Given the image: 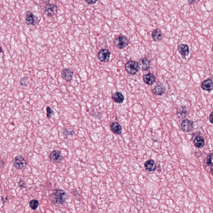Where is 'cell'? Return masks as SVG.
<instances>
[{"label":"cell","instance_id":"obj_2","mask_svg":"<svg viewBox=\"0 0 213 213\" xmlns=\"http://www.w3.org/2000/svg\"><path fill=\"white\" fill-rule=\"evenodd\" d=\"M125 70L129 74L135 75L139 71V63L135 61H129L125 65Z\"/></svg>","mask_w":213,"mask_h":213},{"label":"cell","instance_id":"obj_13","mask_svg":"<svg viewBox=\"0 0 213 213\" xmlns=\"http://www.w3.org/2000/svg\"><path fill=\"white\" fill-rule=\"evenodd\" d=\"M152 37L155 41H160L163 38V35L160 29H154L152 33Z\"/></svg>","mask_w":213,"mask_h":213},{"label":"cell","instance_id":"obj_26","mask_svg":"<svg viewBox=\"0 0 213 213\" xmlns=\"http://www.w3.org/2000/svg\"><path fill=\"white\" fill-rule=\"evenodd\" d=\"M18 186L20 188H26V184L23 180H20L18 182Z\"/></svg>","mask_w":213,"mask_h":213},{"label":"cell","instance_id":"obj_20","mask_svg":"<svg viewBox=\"0 0 213 213\" xmlns=\"http://www.w3.org/2000/svg\"><path fill=\"white\" fill-rule=\"evenodd\" d=\"M112 98L114 102L118 103H123L125 99L123 94L120 92H117L113 93Z\"/></svg>","mask_w":213,"mask_h":213},{"label":"cell","instance_id":"obj_6","mask_svg":"<svg viewBox=\"0 0 213 213\" xmlns=\"http://www.w3.org/2000/svg\"><path fill=\"white\" fill-rule=\"evenodd\" d=\"M110 53L108 50L102 49L98 53V57L102 62H107L110 60Z\"/></svg>","mask_w":213,"mask_h":213},{"label":"cell","instance_id":"obj_17","mask_svg":"<svg viewBox=\"0 0 213 213\" xmlns=\"http://www.w3.org/2000/svg\"><path fill=\"white\" fill-rule=\"evenodd\" d=\"M212 81L210 79H208L202 82L201 87L202 89L207 91H210L213 90Z\"/></svg>","mask_w":213,"mask_h":213},{"label":"cell","instance_id":"obj_22","mask_svg":"<svg viewBox=\"0 0 213 213\" xmlns=\"http://www.w3.org/2000/svg\"><path fill=\"white\" fill-rule=\"evenodd\" d=\"M39 206V202L37 200L33 199L30 201L29 203V206L31 209L36 210Z\"/></svg>","mask_w":213,"mask_h":213},{"label":"cell","instance_id":"obj_14","mask_svg":"<svg viewBox=\"0 0 213 213\" xmlns=\"http://www.w3.org/2000/svg\"><path fill=\"white\" fill-rule=\"evenodd\" d=\"M110 129L111 131L116 135H121L123 132L122 126L117 122L112 123L110 125Z\"/></svg>","mask_w":213,"mask_h":213},{"label":"cell","instance_id":"obj_28","mask_svg":"<svg viewBox=\"0 0 213 213\" xmlns=\"http://www.w3.org/2000/svg\"><path fill=\"white\" fill-rule=\"evenodd\" d=\"M97 1H98V0H86L87 4H90V5L96 4Z\"/></svg>","mask_w":213,"mask_h":213},{"label":"cell","instance_id":"obj_30","mask_svg":"<svg viewBox=\"0 0 213 213\" xmlns=\"http://www.w3.org/2000/svg\"><path fill=\"white\" fill-rule=\"evenodd\" d=\"M2 48H1V47H0V53H2Z\"/></svg>","mask_w":213,"mask_h":213},{"label":"cell","instance_id":"obj_7","mask_svg":"<svg viewBox=\"0 0 213 213\" xmlns=\"http://www.w3.org/2000/svg\"><path fill=\"white\" fill-rule=\"evenodd\" d=\"M45 11L47 16L50 17H53L57 14L58 7L54 4H47L45 6Z\"/></svg>","mask_w":213,"mask_h":213},{"label":"cell","instance_id":"obj_19","mask_svg":"<svg viewBox=\"0 0 213 213\" xmlns=\"http://www.w3.org/2000/svg\"><path fill=\"white\" fill-rule=\"evenodd\" d=\"M145 168L148 172H152L156 168V164L154 161L152 160H148L145 163Z\"/></svg>","mask_w":213,"mask_h":213},{"label":"cell","instance_id":"obj_8","mask_svg":"<svg viewBox=\"0 0 213 213\" xmlns=\"http://www.w3.org/2000/svg\"><path fill=\"white\" fill-rule=\"evenodd\" d=\"M50 159L52 163H60L63 160V157L62 156L60 151L58 150H54L50 153Z\"/></svg>","mask_w":213,"mask_h":213},{"label":"cell","instance_id":"obj_10","mask_svg":"<svg viewBox=\"0 0 213 213\" xmlns=\"http://www.w3.org/2000/svg\"><path fill=\"white\" fill-rule=\"evenodd\" d=\"M139 68L142 71H147L150 68L151 66V61L148 58H141L139 61Z\"/></svg>","mask_w":213,"mask_h":213},{"label":"cell","instance_id":"obj_3","mask_svg":"<svg viewBox=\"0 0 213 213\" xmlns=\"http://www.w3.org/2000/svg\"><path fill=\"white\" fill-rule=\"evenodd\" d=\"M114 44L116 47L120 49L125 48L128 45L129 40L127 38L124 36L117 37L114 40Z\"/></svg>","mask_w":213,"mask_h":213},{"label":"cell","instance_id":"obj_18","mask_svg":"<svg viewBox=\"0 0 213 213\" xmlns=\"http://www.w3.org/2000/svg\"><path fill=\"white\" fill-rule=\"evenodd\" d=\"M176 114L179 118L183 119L186 118L187 114V108L184 106H181L177 109Z\"/></svg>","mask_w":213,"mask_h":213},{"label":"cell","instance_id":"obj_21","mask_svg":"<svg viewBox=\"0 0 213 213\" xmlns=\"http://www.w3.org/2000/svg\"><path fill=\"white\" fill-rule=\"evenodd\" d=\"M194 145L197 148H202L205 145V141L204 137L202 136H198L193 140Z\"/></svg>","mask_w":213,"mask_h":213},{"label":"cell","instance_id":"obj_9","mask_svg":"<svg viewBox=\"0 0 213 213\" xmlns=\"http://www.w3.org/2000/svg\"><path fill=\"white\" fill-rule=\"evenodd\" d=\"M181 129L185 132H189L192 130L193 129V123L190 120L186 119L183 120L181 125Z\"/></svg>","mask_w":213,"mask_h":213},{"label":"cell","instance_id":"obj_23","mask_svg":"<svg viewBox=\"0 0 213 213\" xmlns=\"http://www.w3.org/2000/svg\"><path fill=\"white\" fill-rule=\"evenodd\" d=\"M213 153H211L207 156L206 159V164L208 166H213L212 164Z\"/></svg>","mask_w":213,"mask_h":213},{"label":"cell","instance_id":"obj_12","mask_svg":"<svg viewBox=\"0 0 213 213\" xmlns=\"http://www.w3.org/2000/svg\"><path fill=\"white\" fill-rule=\"evenodd\" d=\"M165 91V87H164L163 84L159 82L156 85L152 91L154 95L162 96L164 93Z\"/></svg>","mask_w":213,"mask_h":213},{"label":"cell","instance_id":"obj_16","mask_svg":"<svg viewBox=\"0 0 213 213\" xmlns=\"http://www.w3.org/2000/svg\"><path fill=\"white\" fill-rule=\"evenodd\" d=\"M178 50L183 57L188 56L190 53L189 46L186 44H181L178 47Z\"/></svg>","mask_w":213,"mask_h":213},{"label":"cell","instance_id":"obj_1","mask_svg":"<svg viewBox=\"0 0 213 213\" xmlns=\"http://www.w3.org/2000/svg\"><path fill=\"white\" fill-rule=\"evenodd\" d=\"M50 200L54 204H63L66 199L67 194L62 190H56L49 195Z\"/></svg>","mask_w":213,"mask_h":213},{"label":"cell","instance_id":"obj_25","mask_svg":"<svg viewBox=\"0 0 213 213\" xmlns=\"http://www.w3.org/2000/svg\"><path fill=\"white\" fill-rule=\"evenodd\" d=\"M46 112H47V118L50 119L52 115L53 114L54 112L53 110L50 108L47 107L46 108Z\"/></svg>","mask_w":213,"mask_h":213},{"label":"cell","instance_id":"obj_15","mask_svg":"<svg viewBox=\"0 0 213 213\" xmlns=\"http://www.w3.org/2000/svg\"><path fill=\"white\" fill-rule=\"evenodd\" d=\"M144 81L148 85H152L155 83L156 78L155 76L152 73H148L144 75Z\"/></svg>","mask_w":213,"mask_h":213},{"label":"cell","instance_id":"obj_24","mask_svg":"<svg viewBox=\"0 0 213 213\" xmlns=\"http://www.w3.org/2000/svg\"><path fill=\"white\" fill-rule=\"evenodd\" d=\"M74 133V131L72 130L71 129H65L64 130L63 134H65V137H67L68 135H72Z\"/></svg>","mask_w":213,"mask_h":213},{"label":"cell","instance_id":"obj_11","mask_svg":"<svg viewBox=\"0 0 213 213\" xmlns=\"http://www.w3.org/2000/svg\"><path fill=\"white\" fill-rule=\"evenodd\" d=\"M74 72L69 69H64L61 72V76L63 79L67 81H70L72 79Z\"/></svg>","mask_w":213,"mask_h":213},{"label":"cell","instance_id":"obj_29","mask_svg":"<svg viewBox=\"0 0 213 213\" xmlns=\"http://www.w3.org/2000/svg\"><path fill=\"white\" fill-rule=\"evenodd\" d=\"M209 120L211 124H213V112H212L210 115Z\"/></svg>","mask_w":213,"mask_h":213},{"label":"cell","instance_id":"obj_5","mask_svg":"<svg viewBox=\"0 0 213 213\" xmlns=\"http://www.w3.org/2000/svg\"><path fill=\"white\" fill-rule=\"evenodd\" d=\"M25 22L28 25L35 26L38 22V18L33 13L28 11L26 15Z\"/></svg>","mask_w":213,"mask_h":213},{"label":"cell","instance_id":"obj_4","mask_svg":"<svg viewBox=\"0 0 213 213\" xmlns=\"http://www.w3.org/2000/svg\"><path fill=\"white\" fill-rule=\"evenodd\" d=\"M14 166L17 169L21 170L26 168L27 165L26 161L22 156L16 157L14 161Z\"/></svg>","mask_w":213,"mask_h":213},{"label":"cell","instance_id":"obj_27","mask_svg":"<svg viewBox=\"0 0 213 213\" xmlns=\"http://www.w3.org/2000/svg\"><path fill=\"white\" fill-rule=\"evenodd\" d=\"M200 0H188V2L190 5H193L195 4L198 3L200 2Z\"/></svg>","mask_w":213,"mask_h":213}]
</instances>
